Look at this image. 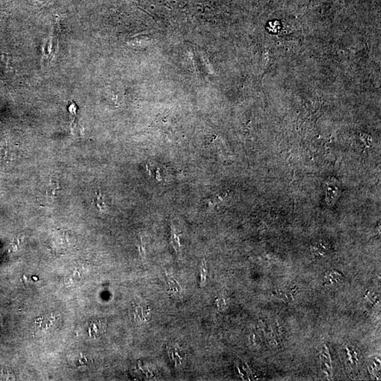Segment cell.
Instances as JSON below:
<instances>
[{"mask_svg": "<svg viewBox=\"0 0 381 381\" xmlns=\"http://www.w3.org/2000/svg\"><path fill=\"white\" fill-rule=\"evenodd\" d=\"M59 321V315L50 314L42 316L36 319L34 324V329L36 333H45L56 326Z\"/></svg>", "mask_w": 381, "mask_h": 381, "instance_id": "obj_1", "label": "cell"}, {"mask_svg": "<svg viewBox=\"0 0 381 381\" xmlns=\"http://www.w3.org/2000/svg\"><path fill=\"white\" fill-rule=\"evenodd\" d=\"M321 363H322V369L327 375L332 374V363L328 349L325 347V350L321 354Z\"/></svg>", "mask_w": 381, "mask_h": 381, "instance_id": "obj_3", "label": "cell"}, {"mask_svg": "<svg viewBox=\"0 0 381 381\" xmlns=\"http://www.w3.org/2000/svg\"><path fill=\"white\" fill-rule=\"evenodd\" d=\"M171 239H172V243L173 246H174V248H175L176 250L179 249V237H177V234H176L175 231H174V229H171Z\"/></svg>", "mask_w": 381, "mask_h": 381, "instance_id": "obj_4", "label": "cell"}, {"mask_svg": "<svg viewBox=\"0 0 381 381\" xmlns=\"http://www.w3.org/2000/svg\"><path fill=\"white\" fill-rule=\"evenodd\" d=\"M344 280V277L341 272L336 270H328L324 278V283L325 286L335 287L341 286Z\"/></svg>", "mask_w": 381, "mask_h": 381, "instance_id": "obj_2", "label": "cell"}]
</instances>
